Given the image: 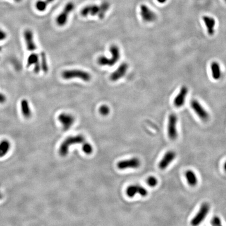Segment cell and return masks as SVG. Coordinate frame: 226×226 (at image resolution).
I'll list each match as a JSON object with an SVG mask.
<instances>
[{"instance_id":"1","label":"cell","mask_w":226,"mask_h":226,"mask_svg":"<svg viewBox=\"0 0 226 226\" xmlns=\"http://www.w3.org/2000/svg\"><path fill=\"white\" fill-rule=\"evenodd\" d=\"M110 7L111 4L107 1H104L100 5L95 4H88L82 8L80 14L84 17L88 16H97L99 19L102 20L105 18Z\"/></svg>"},{"instance_id":"2","label":"cell","mask_w":226,"mask_h":226,"mask_svg":"<svg viewBox=\"0 0 226 226\" xmlns=\"http://www.w3.org/2000/svg\"><path fill=\"white\" fill-rule=\"evenodd\" d=\"M109 51L111 54V58H107L104 56L99 57L97 63L101 66L112 67L114 66L120 58V51L119 47L116 45H112L109 48Z\"/></svg>"},{"instance_id":"3","label":"cell","mask_w":226,"mask_h":226,"mask_svg":"<svg viewBox=\"0 0 226 226\" xmlns=\"http://www.w3.org/2000/svg\"><path fill=\"white\" fill-rule=\"evenodd\" d=\"M61 77L64 80H69L75 78L80 79L84 82H88L91 80L90 73L82 70L71 69L64 70L61 73Z\"/></svg>"},{"instance_id":"4","label":"cell","mask_w":226,"mask_h":226,"mask_svg":"<svg viewBox=\"0 0 226 226\" xmlns=\"http://www.w3.org/2000/svg\"><path fill=\"white\" fill-rule=\"evenodd\" d=\"M85 142V137L82 135H79L73 137H69L67 138L61 144L59 150V154L62 157L66 156L68 152L70 146L76 144H82Z\"/></svg>"},{"instance_id":"5","label":"cell","mask_w":226,"mask_h":226,"mask_svg":"<svg viewBox=\"0 0 226 226\" xmlns=\"http://www.w3.org/2000/svg\"><path fill=\"white\" fill-rule=\"evenodd\" d=\"M75 8V3L73 2H69L64 6L62 11L56 18V23L59 26H64L67 24L70 14Z\"/></svg>"},{"instance_id":"6","label":"cell","mask_w":226,"mask_h":226,"mask_svg":"<svg viewBox=\"0 0 226 226\" xmlns=\"http://www.w3.org/2000/svg\"><path fill=\"white\" fill-rule=\"evenodd\" d=\"M209 210L210 206L208 203H204L202 204L196 215L191 219V225L197 226L202 223L207 216Z\"/></svg>"},{"instance_id":"7","label":"cell","mask_w":226,"mask_h":226,"mask_svg":"<svg viewBox=\"0 0 226 226\" xmlns=\"http://www.w3.org/2000/svg\"><path fill=\"white\" fill-rule=\"evenodd\" d=\"M178 118L175 114H171L168 118V135L172 140L176 139L178 136L177 124Z\"/></svg>"},{"instance_id":"8","label":"cell","mask_w":226,"mask_h":226,"mask_svg":"<svg viewBox=\"0 0 226 226\" xmlns=\"http://www.w3.org/2000/svg\"><path fill=\"white\" fill-rule=\"evenodd\" d=\"M191 109L197 115V116L203 121L207 120L209 118V115L206 109L200 104L197 100L193 99L190 103Z\"/></svg>"},{"instance_id":"9","label":"cell","mask_w":226,"mask_h":226,"mask_svg":"<svg viewBox=\"0 0 226 226\" xmlns=\"http://www.w3.org/2000/svg\"><path fill=\"white\" fill-rule=\"evenodd\" d=\"M140 15L142 19L147 23H153L157 19V14L144 4L140 6Z\"/></svg>"},{"instance_id":"10","label":"cell","mask_w":226,"mask_h":226,"mask_svg":"<svg viewBox=\"0 0 226 226\" xmlns=\"http://www.w3.org/2000/svg\"><path fill=\"white\" fill-rule=\"evenodd\" d=\"M189 93V88L183 85L181 87L180 90L178 92V94L176 95L175 98L173 100L174 105L177 107L180 108L183 106L185 101L186 97Z\"/></svg>"},{"instance_id":"11","label":"cell","mask_w":226,"mask_h":226,"mask_svg":"<svg viewBox=\"0 0 226 226\" xmlns=\"http://www.w3.org/2000/svg\"><path fill=\"white\" fill-rule=\"evenodd\" d=\"M129 68V65L127 62H122L120 64L117 69L110 75V80L113 82H116L125 76Z\"/></svg>"},{"instance_id":"12","label":"cell","mask_w":226,"mask_h":226,"mask_svg":"<svg viewBox=\"0 0 226 226\" xmlns=\"http://www.w3.org/2000/svg\"><path fill=\"white\" fill-rule=\"evenodd\" d=\"M141 164L140 160L137 158L121 161L117 163V167L120 170L127 169H137Z\"/></svg>"},{"instance_id":"13","label":"cell","mask_w":226,"mask_h":226,"mask_svg":"<svg viewBox=\"0 0 226 226\" xmlns=\"http://www.w3.org/2000/svg\"><path fill=\"white\" fill-rule=\"evenodd\" d=\"M176 157V155L175 152L173 151L167 152L159 163V168L161 170H165L174 160Z\"/></svg>"},{"instance_id":"14","label":"cell","mask_w":226,"mask_h":226,"mask_svg":"<svg viewBox=\"0 0 226 226\" xmlns=\"http://www.w3.org/2000/svg\"><path fill=\"white\" fill-rule=\"evenodd\" d=\"M58 120L62 125L64 130L67 131L75 122V118L72 115L63 113L59 115Z\"/></svg>"},{"instance_id":"15","label":"cell","mask_w":226,"mask_h":226,"mask_svg":"<svg viewBox=\"0 0 226 226\" xmlns=\"http://www.w3.org/2000/svg\"><path fill=\"white\" fill-rule=\"evenodd\" d=\"M148 191L144 187L138 185H133L128 186L126 190V194L129 197H133L137 194H139L143 197L146 196L148 195Z\"/></svg>"},{"instance_id":"16","label":"cell","mask_w":226,"mask_h":226,"mask_svg":"<svg viewBox=\"0 0 226 226\" xmlns=\"http://www.w3.org/2000/svg\"><path fill=\"white\" fill-rule=\"evenodd\" d=\"M34 65V71L35 73H39L41 70L39 56L36 53H32L28 56L27 61V67L29 68Z\"/></svg>"},{"instance_id":"17","label":"cell","mask_w":226,"mask_h":226,"mask_svg":"<svg viewBox=\"0 0 226 226\" xmlns=\"http://www.w3.org/2000/svg\"><path fill=\"white\" fill-rule=\"evenodd\" d=\"M24 37L26 48L29 51H34L37 49V46L34 39L33 32L30 29H26L24 32Z\"/></svg>"},{"instance_id":"18","label":"cell","mask_w":226,"mask_h":226,"mask_svg":"<svg viewBox=\"0 0 226 226\" xmlns=\"http://www.w3.org/2000/svg\"><path fill=\"white\" fill-rule=\"evenodd\" d=\"M203 21L206 27L208 34L212 36L215 32V26L216 21L215 19L211 16L204 15L203 16Z\"/></svg>"},{"instance_id":"19","label":"cell","mask_w":226,"mask_h":226,"mask_svg":"<svg viewBox=\"0 0 226 226\" xmlns=\"http://www.w3.org/2000/svg\"><path fill=\"white\" fill-rule=\"evenodd\" d=\"M210 70L212 77L215 80H220L222 77L220 66L218 62L213 61L210 64Z\"/></svg>"},{"instance_id":"20","label":"cell","mask_w":226,"mask_h":226,"mask_svg":"<svg viewBox=\"0 0 226 226\" xmlns=\"http://www.w3.org/2000/svg\"><path fill=\"white\" fill-rule=\"evenodd\" d=\"M21 107L22 114L26 119L32 117V111L29 106V103L26 99H23L21 102Z\"/></svg>"},{"instance_id":"21","label":"cell","mask_w":226,"mask_h":226,"mask_svg":"<svg viewBox=\"0 0 226 226\" xmlns=\"http://www.w3.org/2000/svg\"><path fill=\"white\" fill-rule=\"evenodd\" d=\"M186 181L189 185L192 187L196 186L198 183V178L196 174L193 171L189 170L185 173Z\"/></svg>"},{"instance_id":"22","label":"cell","mask_w":226,"mask_h":226,"mask_svg":"<svg viewBox=\"0 0 226 226\" xmlns=\"http://www.w3.org/2000/svg\"><path fill=\"white\" fill-rule=\"evenodd\" d=\"M11 148L10 142L8 140H3L0 142V158L6 156Z\"/></svg>"},{"instance_id":"23","label":"cell","mask_w":226,"mask_h":226,"mask_svg":"<svg viewBox=\"0 0 226 226\" xmlns=\"http://www.w3.org/2000/svg\"><path fill=\"white\" fill-rule=\"evenodd\" d=\"M40 63L41 70L44 73H47L49 71L48 61L45 53L42 51L40 54Z\"/></svg>"},{"instance_id":"24","label":"cell","mask_w":226,"mask_h":226,"mask_svg":"<svg viewBox=\"0 0 226 226\" xmlns=\"http://www.w3.org/2000/svg\"><path fill=\"white\" fill-rule=\"evenodd\" d=\"M55 0H39L36 3V8L39 12L45 11L49 4L53 3Z\"/></svg>"},{"instance_id":"25","label":"cell","mask_w":226,"mask_h":226,"mask_svg":"<svg viewBox=\"0 0 226 226\" xmlns=\"http://www.w3.org/2000/svg\"><path fill=\"white\" fill-rule=\"evenodd\" d=\"M83 151L86 154H90L93 152V147L88 142H84L82 146Z\"/></svg>"},{"instance_id":"26","label":"cell","mask_w":226,"mask_h":226,"mask_svg":"<svg viewBox=\"0 0 226 226\" xmlns=\"http://www.w3.org/2000/svg\"><path fill=\"white\" fill-rule=\"evenodd\" d=\"M99 112L103 116H107L109 114L110 109L106 105H103L100 107Z\"/></svg>"},{"instance_id":"27","label":"cell","mask_w":226,"mask_h":226,"mask_svg":"<svg viewBox=\"0 0 226 226\" xmlns=\"http://www.w3.org/2000/svg\"><path fill=\"white\" fill-rule=\"evenodd\" d=\"M147 182L149 186L152 187H153L157 186L158 185V180L154 176H150L147 179Z\"/></svg>"},{"instance_id":"28","label":"cell","mask_w":226,"mask_h":226,"mask_svg":"<svg viewBox=\"0 0 226 226\" xmlns=\"http://www.w3.org/2000/svg\"><path fill=\"white\" fill-rule=\"evenodd\" d=\"M211 224L213 226H221L222 223H221L220 218L218 216L214 217L211 221Z\"/></svg>"},{"instance_id":"29","label":"cell","mask_w":226,"mask_h":226,"mask_svg":"<svg viewBox=\"0 0 226 226\" xmlns=\"http://www.w3.org/2000/svg\"><path fill=\"white\" fill-rule=\"evenodd\" d=\"M7 37V34L6 32L0 28V41L5 40Z\"/></svg>"},{"instance_id":"30","label":"cell","mask_w":226,"mask_h":226,"mask_svg":"<svg viewBox=\"0 0 226 226\" xmlns=\"http://www.w3.org/2000/svg\"><path fill=\"white\" fill-rule=\"evenodd\" d=\"M6 101V97L3 93H0V104H3Z\"/></svg>"},{"instance_id":"31","label":"cell","mask_w":226,"mask_h":226,"mask_svg":"<svg viewBox=\"0 0 226 226\" xmlns=\"http://www.w3.org/2000/svg\"><path fill=\"white\" fill-rule=\"evenodd\" d=\"M157 1L160 4H164L167 1V0H157Z\"/></svg>"},{"instance_id":"32","label":"cell","mask_w":226,"mask_h":226,"mask_svg":"<svg viewBox=\"0 0 226 226\" xmlns=\"http://www.w3.org/2000/svg\"><path fill=\"white\" fill-rule=\"evenodd\" d=\"M223 168H224V170H225V171H226V162H225L224 165H223Z\"/></svg>"},{"instance_id":"33","label":"cell","mask_w":226,"mask_h":226,"mask_svg":"<svg viewBox=\"0 0 226 226\" xmlns=\"http://www.w3.org/2000/svg\"><path fill=\"white\" fill-rule=\"evenodd\" d=\"M15 2H16L17 3H19V2H21V0H14Z\"/></svg>"},{"instance_id":"34","label":"cell","mask_w":226,"mask_h":226,"mask_svg":"<svg viewBox=\"0 0 226 226\" xmlns=\"http://www.w3.org/2000/svg\"><path fill=\"white\" fill-rule=\"evenodd\" d=\"M2 198H3V195L2 194V193L0 192V200H1Z\"/></svg>"},{"instance_id":"35","label":"cell","mask_w":226,"mask_h":226,"mask_svg":"<svg viewBox=\"0 0 226 226\" xmlns=\"http://www.w3.org/2000/svg\"><path fill=\"white\" fill-rule=\"evenodd\" d=\"M1 49H2V47H0V51L1 50Z\"/></svg>"},{"instance_id":"36","label":"cell","mask_w":226,"mask_h":226,"mask_svg":"<svg viewBox=\"0 0 226 226\" xmlns=\"http://www.w3.org/2000/svg\"><path fill=\"white\" fill-rule=\"evenodd\" d=\"M224 1H225V2H226V0H224Z\"/></svg>"}]
</instances>
